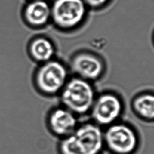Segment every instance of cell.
Instances as JSON below:
<instances>
[{
	"instance_id": "cell-1",
	"label": "cell",
	"mask_w": 154,
	"mask_h": 154,
	"mask_svg": "<svg viewBox=\"0 0 154 154\" xmlns=\"http://www.w3.org/2000/svg\"><path fill=\"white\" fill-rule=\"evenodd\" d=\"M60 139L58 154H102L105 149L103 132L93 122L78 125L71 134Z\"/></svg>"
},
{
	"instance_id": "cell-2",
	"label": "cell",
	"mask_w": 154,
	"mask_h": 154,
	"mask_svg": "<svg viewBox=\"0 0 154 154\" xmlns=\"http://www.w3.org/2000/svg\"><path fill=\"white\" fill-rule=\"evenodd\" d=\"M59 95L62 106L75 115L90 112L96 97L91 82L77 76L69 78Z\"/></svg>"
},
{
	"instance_id": "cell-3",
	"label": "cell",
	"mask_w": 154,
	"mask_h": 154,
	"mask_svg": "<svg viewBox=\"0 0 154 154\" xmlns=\"http://www.w3.org/2000/svg\"><path fill=\"white\" fill-rule=\"evenodd\" d=\"M68 79L67 67L55 58L40 64L33 76L35 88L40 93L48 96L59 94Z\"/></svg>"
},
{
	"instance_id": "cell-4",
	"label": "cell",
	"mask_w": 154,
	"mask_h": 154,
	"mask_svg": "<svg viewBox=\"0 0 154 154\" xmlns=\"http://www.w3.org/2000/svg\"><path fill=\"white\" fill-rule=\"evenodd\" d=\"M105 149L110 154H134L139 149V139L130 126L116 122L103 132Z\"/></svg>"
},
{
	"instance_id": "cell-5",
	"label": "cell",
	"mask_w": 154,
	"mask_h": 154,
	"mask_svg": "<svg viewBox=\"0 0 154 154\" xmlns=\"http://www.w3.org/2000/svg\"><path fill=\"white\" fill-rule=\"evenodd\" d=\"M123 109V102L118 95L105 92L96 97L90 112L93 123L107 127L117 122Z\"/></svg>"
},
{
	"instance_id": "cell-6",
	"label": "cell",
	"mask_w": 154,
	"mask_h": 154,
	"mask_svg": "<svg viewBox=\"0 0 154 154\" xmlns=\"http://www.w3.org/2000/svg\"><path fill=\"white\" fill-rule=\"evenodd\" d=\"M51 9V18L55 25L63 29H70L79 25L86 12L83 0H55Z\"/></svg>"
},
{
	"instance_id": "cell-7",
	"label": "cell",
	"mask_w": 154,
	"mask_h": 154,
	"mask_svg": "<svg viewBox=\"0 0 154 154\" xmlns=\"http://www.w3.org/2000/svg\"><path fill=\"white\" fill-rule=\"evenodd\" d=\"M70 69L75 76L91 82L100 78L104 72L105 65L98 55L90 52L82 51L72 57Z\"/></svg>"
},
{
	"instance_id": "cell-8",
	"label": "cell",
	"mask_w": 154,
	"mask_h": 154,
	"mask_svg": "<svg viewBox=\"0 0 154 154\" xmlns=\"http://www.w3.org/2000/svg\"><path fill=\"white\" fill-rule=\"evenodd\" d=\"M49 130L62 138L71 134L78 125L76 115L63 106L51 110L46 118Z\"/></svg>"
},
{
	"instance_id": "cell-9",
	"label": "cell",
	"mask_w": 154,
	"mask_h": 154,
	"mask_svg": "<svg viewBox=\"0 0 154 154\" xmlns=\"http://www.w3.org/2000/svg\"><path fill=\"white\" fill-rule=\"evenodd\" d=\"M28 52L33 61L42 64L54 58L55 47L50 39L45 37H38L29 42Z\"/></svg>"
},
{
	"instance_id": "cell-10",
	"label": "cell",
	"mask_w": 154,
	"mask_h": 154,
	"mask_svg": "<svg viewBox=\"0 0 154 154\" xmlns=\"http://www.w3.org/2000/svg\"><path fill=\"white\" fill-rule=\"evenodd\" d=\"M24 14L29 25L39 27L46 24L51 17V9L45 1L34 0L26 6Z\"/></svg>"
},
{
	"instance_id": "cell-11",
	"label": "cell",
	"mask_w": 154,
	"mask_h": 154,
	"mask_svg": "<svg viewBox=\"0 0 154 154\" xmlns=\"http://www.w3.org/2000/svg\"><path fill=\"white\" fill-rule=\"evenodd\" d=\"M134 112L140 118L154 120V93L145 92L137 95L132 103Z\"/></svg>"
},
{
	"instance_id": "cell-12",
	"label": "cell",
	"mask_w": 154,
	"mask_h": 154,
	"mask_svg": "<svg viewBox=\"0 0 154 154\" xmlns=\"http://www.w3.org/2000/svg\"><path fill=\"white\" fill-rule=\"evenodd\" d=\"M85 4L90 7L96 8L104 5L108 0H83Z\"/></svg>"
}]
</instances>
